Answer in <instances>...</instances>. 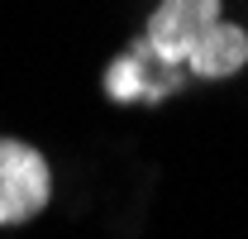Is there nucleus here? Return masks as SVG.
<instances>
[{
    "label": "nucleus",
    "instance_id": "3",
    "mask_svg": "<svg viewBox=\"0 0 248 239\" xmlns=\"http://www.w3.org/2000/svg\"><path fill=\"white\" fill-rule=\"evenodd\" d=\"M219 24V0H162L148 19V43L157 58L186 67V58L196 53V43Z\"/></svg>",
    "mask_w": 248,
    "mask_h": 239
},
{
    "label": "nucleus",
    "instance_id": "2",
    "mask_svg": "<svg viewBox=\"0 0 248 239\" xmlns=\"http://www.w3.org/2000/svg\"><path fill=\"white\" fill-rule=\"evenodd\" d=\"M182 82H186V67L157 58L148 38L129 43L120 58L110 62V72H105L110 101H162V96H172Z\"/></svg>",
    "mask_w": 248,
    "mask_h": 239
},
{
    "label": "nucleus",
    "instance_id": "4",
    "mask_svg": "<svg viewBox=\"0 0 248 239\" xmlns=\"http://www.w3.org/2000/svg\"><path fill=\"white\" fill-rule=\"evenodd\" d=\"M244 62H248V34L239 29V24H224V19H219L215 29L196 43V53L186 58V72H196V77L215 82V77L239 72Z\"/></svg>",
    "mask_w": 248,
    "mask_h": 239
},
{
    "label": "nucleus",
    "instance_id": "1",
    "mask_svg": "<svg viewBox=\"0 0 248 239\" xmlns=\"http://www.w3.org/2000/svg\"><path fill=\"white\" fill-rule=\"evenodd\" d=\"M48 158L19 139H0V225H19L48 206Z\"/></svg>",
    "mask_w": 248,
    "mask_h": 239
}]
</instances>
